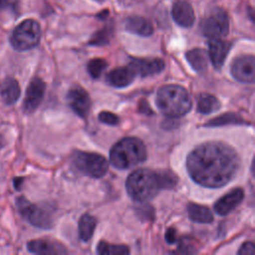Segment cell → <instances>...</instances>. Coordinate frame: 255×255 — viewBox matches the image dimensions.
<instances>
[{"label": "cell", "mask_w": 255, "mask_h": 255, "mask_svg": "<svg viewBox=\"0 0 255 255\" xmlns=\"http://www.w3.org/2000/svg\"><path fill=\"white\" fill-rule=\"evenodd\" d=\"M97 252L102 255H125L129 253V249L126 245H116L101 241L98 244Z\"/></svg>", "instance_id": "24"}, {"label": "cell", "mask_w": 255, "mask_h": 255, "mask_svg": "<svg viewBox=\"0 0 255 255\" xmlns=\"http://www.w3.org/2000/svg\"><path fill=\"white\" fill-rule=\"evenodd\" d=\"M232 76L242 83H253L255 79V59L252 55L236 58L231 66Z\"/></svg>", "instance_id": "9"}, {"label": "cell", "mask_w": 255, "mask_h": 255, "mask_svg": "<svg viewBox=\"0 0 255 255\" xmlns=\"http://www.w3.org/2000/svg\"><path fill=\"white\" fill-rule=\"evenodd\" d=\"M173 20L181 27H191L195 16L191 5L185 0H176L172 6Z\"/></svg>", "instance_id": "14"}, {"label": "cell", "mask_w": 255, "mask_h": 255, "mask_svg": "<svg viewBox=\"0 0 255 255\" xmlns=\"http://www.w3.org/2000/svg\"><path fill=\"white\" fill-rule=\"evenodd\" d=\"M165 239L170 244L174 243L176 241V231L173 228L167 229V231L165 233Z\"/></svg>", "instance_id": "33"}, {"label": "cell", "mask_w": 255, "mask_h": 255, "mask_svg": "<svg viewBox=\"0 0 255 255\" xmlns=\"http://www.w3.org/2000/svg\"><path fill=\"white\" fill-rule=\"evenodd\" d=\"M189 218L198 223H210L213 220V215L209 208L196 203H189L187 207Z\"/></svg>", "instance_id": "21"}, {"label": "cell", "mask_w": 255, "mask_h": 255, "mask_svg": "<svg viewBox=\"0 0 255 255\" xmlns=\"http://www.w3.org/2000/svg\"><path fill=\"white\" fill-rule=\"evenodd\" d=\"M231 43L228 41L218 39H211L209 41V58L216 69H220L225 62V59L230 51Z\"/></svg>", "instance_id": "15"}, {"label": "cell", "mask_w": 255, "mask_h": 255, "mask_svg": "<svg viewBox=\"0 0 255 255\" xmlns=\"http://www.w3.org/2000/svg\"><path fill=\"white\" fill-rule=\"evenodd\" d=\"M134 77L135 74L129 66L119 67L107 75V82L113 87L124 88L131 84Z\"/></svg>", "instance_id": "16"}, {"label": "cell", "mask_w": 255, "mask_h": 255, "mask_svg": "<svg viewBox=\"0 0 255 255\" xmlns=\"http://www.w3.org/2000/svg\"><path fill=\"white\" fill-rule=\"evenodd\" d=\"M17 207L21 215L32 225L43 229L52 227V214L48 208L33 204L23 196L17 198Z\"/></svg>", "instance_id": "7"}, {"label": "cell", "mask_w": 255, "mask_h": 255, "mask_svg": "<svg viewBox=\"0 0 255 255\" xmlns=\"http://www.w3.org/2000/svg\"><path fill=\"white\" fill-rule=\"evenodd\" d=\"M221 104L219 100L210 94H201L197 102V111L201 114L207 115L216 112L220 109Z\"/></svg>", "instance_id": "22"}, {"label": "cell", "mask_w": 255, "mask_h": 255, "mask_svg": "<svg viewBox=\"0 0 255 255\" xmlns=\"http://www.w3.org/2000/svg\"><path fill=\"white\" fill-rule=\"evenodd\" d=\"M67 101L70 108L81 118L85 119L91 109L89 94L80 86L72 87L67 94Z\"/></svg>", "instance_id": "10"}, {"label": "cell", "mask_w": 255, "mask_h": 255, "mask_svg": "<svg viewBox=\"0 0 255 255\" xmlns=\"http://www.w3.org/2000/svg\"><path fill=\"white\" fill-rule=\"evenodd\" d=\"M239 156L226 143L209 141L196 146L188 154L186 168L198 184L218 188L231 181L239 170Z\"/></svg>", "instance_id": "1"}, {"label": "cell", "mask_w": 255, "mask_h": 255, "mask_svg": "<svg viewBox=\"0 0 255 255\" xmlns=\"http://www.w3.org/2000/svg\"><path fill=\"white\" fill-rule=\"evenodd\" d=\"M186 60L196 72H203L208 66V56L203 49L195 48L186 53Z\"/></svg>", "instance_id": "20"}, {"label": "cell", "mask_w": 255, "mask_h": 255, "mask_svg": "<svg viewBox=\"0 0 255 255\" xmlns=\"http://www.w3.org/2000/svg\"><path fill=\"white\" fill-rule=\"evenodd\" d=\"M16 6H17L16 0H0V11L8 8L14 10Z\"/></svg>", "instance_id": "32"}, {"label": "cell", "mask_w": 255, "mask_h": 255, "mask_svg": "<svg viewBox=\"0 0 255 255\" xmlns=\"http://www.w3.org/2000/svg\"><path fill=\"white\" fill-rule=\"evenodd\" d=\"M229 31V19L223 9L215 8L203 19L201 32L205 37L218 39L226 36Z\"/></svg>", "instance_id": "8"}, {"label": "cell", "mask_w": 255, "mask_h": 255, "mask_svg": "<svg viewBox=\"0 0 255 255\" xmlns=\"http://www.w3.org/2000/svg\"><path fill=\"white\" fill-rule=\"evenodd\" d=\"M97 220L90 214H84L79 220V236L83 241H89L94 234Z\"/></svg>", "instance_id": "23"}, {"label": "cell", "mask_w": 255, "mask_h": 255, "mask_svg": "<svg viewBox=\"0 0 255 255\" xmlns=\"http://www.w3.org/2000/svg\"><path fill=\"white\" fill-rule=\"evenodd\" d=\"M244 197V191L242 188H234L228 193L223 195L215 204L214 210L218 215L225 216L233 211Z\"/></svg>", "instance_id": "13"}, {"label": "cell", "mask_w": 255, "mask_h": 255, "mask_svg": "<svg viewBox=\"0 0 255 255\" xmlns=\"http://www.w3.org/2000/svg\"><path fill=\"white\" fill-rule=\"evenodd\" d=\"M157 173H158L161 188H171L176 185L177 177L172 172L165 170V171H159Z\"/></svg>", "instance_id": "27"}, {"label": "cell", "mask_w": 255, "mask_h": 255, "mask_svg": "<svg viewBox=\"0 0 255 255\" xmlns=\"http://www.w3.org/2000/svg\"><path fill=\"white\" fill-rule=\"evenodd\" d=\"M46 90V84L40 78H34L26 91V96L23 102V110L25 113H33L41 104Z\"/></svg>", "instance_id": "11"}, {"label": "cell", "mask_w": 255, "mask_h": 255, "mask_svg": "<svg viewBox=\"0 0 255 255\" xmlns=\"http://www.w3.org/2000/svg\"><path fill=\"white\" fill-rule=\"evenodd\" d=\"M3 145H4V138H3V136L0 134V148H2Z\"/></svg>", "instance_id": "34"}, {"label": "cell", "mask_w": 255, "mask_h": 255, "mask_svg": "<svg viewBox=\"0 0 255 255\" xmlns=\"http://www.w3.org/2000/svg\"><path fill=\"white\" fill-rule=\"evenodd\" d=\"M237 125V124H246V122L243 121L238 115L233 113H228L221 115L215 119H212L210 122H208L205 126L207 127H220L225 125Z\"/></svg>", "instance_id": "25"}, {"label": "cell", "mask_w": 255, "mask_h": 255, "mask_svg": "<svg viewBox=\"0 0 255 255\" xmlns=\"http://www.w3.org/2000/svg\"><path fill=\"white\" fill-rule=\"evenodd\" d=\"M191 243H186L185 240H182L181 243L179 244V252L181 253H194L196 250L193 249Z\"/></svg>", "instance_id": "31"}, {"label": "cell", "mask_w": 255, "mask_h": 255, "mask_svg": "<svg viewBox=\"0 0 255 255\" xmlns=\"http://www.w3.org/2000/svg\"><path fill=\"white\" fill-rule=\"evenodd\" d=\"M99 120L102 123L109 125V126H117L120 122V119L116 114L108 112V111L101 112L99 115Z\"/></svg>", "instance_id": "29"}, {"label": "cell", "mask_w": 255, "mask_h": 255, "mask_svg": "<svg viewBox=\"0 0 255 255\" xmlns=\"http://www.w3.org/2000/svg\"><path fill=\"white\" fill-rule=\"evenodd\" d=\"M255 253V245L253 242H245L238 250L239 255H253Z\"/></svg>", "instance_id": "30"}, {"label": "cell", "mask_w": 255, "mask_h": 255, "mask_svg": "<svg viewBox=\"0 0 255 255\" xmlns=\"http://www.w3.org/2000/svg\"><path fill=\"white\" fill-rule=\"evenodd\" d=\"M41 38V28L37 21L27 19L21 22L12 32L11 45L18 51H26L36 47Z\"/></svg>", "instance_id": "5"}, {"label": "cell", "mask_w": 255, "mask_h": 255, "mask_svg": "<svg viewBox=\"0 0 255 255\" xmlns=\"http://www.w3.org/2000/svg\"><path fill=\"white\" fill-rule=\"evenodd\" d=\"M146 158V149L143 142L133 136L119 140L111 149V163L118 169L132 167Z\"/></svg>", "instance_id": "3"}, {"label": "cell", "mask_w": 255, "mask_h": 255, "mask_svg": "<svg viewBox=\"0 0 255 255\" xmlns=\"http://www.w3.org/2000/svg\"><path fill=\"white\" fill-rule=\"evenodd\" d=\"M108 63L104 60V59H100V58H96V59H92L89 63H88V72L89 74L94 78V79H98L100 78V76L102 75V73L105 71V69L107 68Z\"/></svg>", "instance_id": "26"}, {"label": "cell", "mask_w": 255, "mask_h": 255, "mask_svg": "<svg viewBox=\"0 0 255 255\" xmlns=\"http://www.w3.org/2000/svg\"><path fill=\"white\" fill-rule=\"evenodd\" d=\"M96 1H98V2H103V1H105V0H96Z\"/></svg>", "instance_id": "35"}, {"label": "cell", "mask_w": 255, "mask_h": 255, "mask_svg": "<svg viewBox=\"0 0 255 255\" xmlns=\"http://www.w3.org/2000/svg\"><path fill=\"white\" fill-rule=\"evenodd\" d=\"M27 248L30 252L35 254H64L67 253L64 246L58 242L47 240V239H37L28 242Z\"/></svg>", "instance_id": "17"}, {"label": "cell", "mask_w": 255, "mask_h": 255, "mask_svg": "<svg viewBox=\"0 0 255 255\" xmlns=\"http://www.w3.org/2000/svg\"><path fill=\"white\" fill-rule=\"evenodd\" d=\"M126 29L130 33L147 37L153 33L151 23L140 16H130L126 20Z\"/></svg>", "instance_id": "19"}, {"label": "cell", "mask_w": 255, "mask_h": 255, "mask_svg": "<svg viewBox=\"0 0 255 255\" xmlns=\"http://www.w3.org/2000/svg\"><path fill=\"white\" fill-rule=\"evenodd\" d=\"M74 163L80 171L96 178L104 176L109 168L107 159L103 155L95 152H76Z\"/></svg>", "instance_id": "6"}, {"label": "cell", "mask_w": 255, "mask_h": 255, "mask_svg": "<svg viewBox=\"0 0 255 255\" xmlns=\"http://www.w3.org/2000/svg\"><path fill=\"white\" fill-rule=\"evenodd\" d=\"M128 66L132 69L135 76L138 75L140 77L152 76L160 73L165 65L161 59L153 58V59H133Z\"/></svg>", "instance_id": "12"}, {"label": "cell", "mask_w": 255, "mask_h": 255, "mask_svg": "<svg viewBox=\"0 0 255 255\" xmlns=\"http://www.w3.org/2000/svg\"><path fill=\"white\" fill-rule=\"evenodd\" d=\"M111 37V29L105 28L101 31L97 32L93 38L90 41L91 45H105L109 42V39Z\"/></svg>", "instance_id": "28"}, {"label": "cell", "mask_w": 255, "mask_h": 255, "mask_svg": "<svg viewBox=\"0 0 255 255\" xmlns=\"http://www.w3.org/2000/svg\"><path fill=\"white\" fill-rule=\"evenodd\" d=\"M157 108L168 117H181L189 112L192 101L188 92L178 85L161 87L156 94Z\"/></svg>", "instance_id": "2"}, {"label": "cell", "mask_w": 255, "mask_h": 255, "mask_svg": "<svg viewBox=\"0 0 255 255\" xmlns=\"http://www.w3.org/2000/svg\"><path fill=\"white\" fill-rule=\"evenodd\" d=\"M20 86L13 78H6L0 84V99L5 105H13L20 97Z\"/></svg>", "instance_id": "18"}, {"label": "cell", "mask_w": 255, "mask_h": 255, "mask_svg": "<svg viewBox=\"0 0 255 255\" xmlns=\"http://www.w3.org/2000/svg\"><path fill=\"white\" fill-rule=\"evenodd\" d=\"M126 188L128 195L136 201L150 199L161 188L158 173L148 168L136 169L128 177Z\"/></svg>", "instance_id": "4"}]
</instances>
